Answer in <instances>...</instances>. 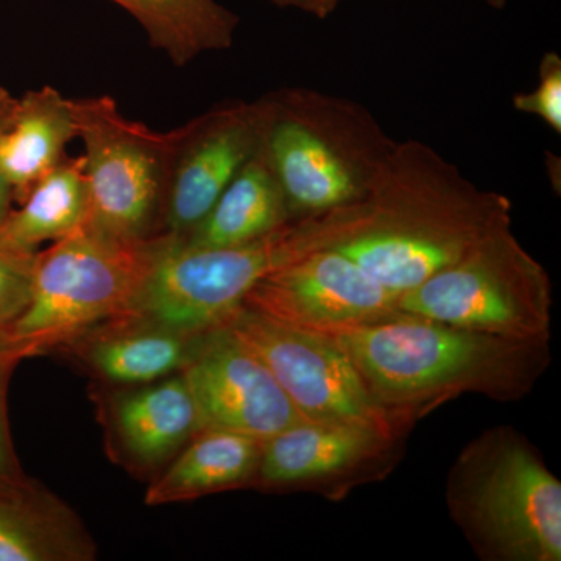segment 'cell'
I'll use <instances>...</instances> for the list:
<instances>
[{"instance_id": "cell-17", "label": "cell", "mask_w": 561, "mask_h": 561, "mask_svg": "<svg viewBox=\"0 0 561 561\" xmlns=\"http://www.w3.org/2000/svg\"><path fill=\"white\" fill-rule=\"evenodd\" d=\"M113 424L121 448L140 467H158L172 459L203 431L183 373L122 394L114 402Z\"/></svg>"}, {"instance_id": "cell-10", "label": "cell", "mask_w": 561, "mask_h": 561, "mask_svg": "<svg viewBox=\"0 0 561 561\" xmlns=\"http://www.w3.org/2000/svg\"><path fill=\"white\" fill-rule=\"evenodd\" d=\"M243 305L328 337L409 316L400 295L335 249L312 251L268 273Z\"/></svg>"}, {"instance_id": "cell-24", "label": "cell", "mask_w": 561, "mask_h": 561, "mask_svg": "<svg viewBox=\"0 0 561 561\" xmlns=\"http://www.w3.org/2000/svg\"><path fill=\"white\" fill-rule=\"evenodd\" d=\"M513 108L530 114L548 125L557 135L561 133V57L546 51L538 68V83L530 92H518L512 99Z\"/></svg>"}, {"instance_id": "cell-15", "label": "cell", "mask_w": 561, "mask_h": 561, "mask_svg": "<svg viewBox=\"0 0 561 561\" xmlns=\"http://www.w3.org/2000/svg\"><path fill=\"white\" fill-rule=\"evenodd\" d=\"M95 545L76 512L27 476L0 481V561H91Z\"/></svg>"}, {"instance_id": "cell-19", "label": "cell", "mask_w": 561, "mask_h": 561, "mask_svg": "<svg viewBox=\"0 0 561 561\" xmlns=\"http://www.w3.org/2000/svg\"><path fill=\"white\" fill-rule=\"evenodd\" d=\"M290 220L278 180L257 149L205 219L183 238H176L191 247L238 245L278 230Z\"/></svg>"}, {"instance_id": "cell-7", "label": "cell", "mask_w": 561, "mask_h": 561, "mask_svg": "<svg viewBox=\"0 0 561 561\" xmlns=\"http://www.w3.org/2000/svg\"><path fill=\"white\" fill-rule=\"evenodd\" d=\"M552 306L549 273L513 234L511 220L400 297L411 316L529 342H549Z\"/></svg>"}, {"instance_id": "cell-27", "label": "cell", "mask_w": 561, "mask_h": 561, "mask_svg": "<svg viewBox=\"0 0 561 561\" xmlns=\"http://www.w3.org/2000/svg\"><path fill=\"white\" fill-rule=\"evenodd\" d=\"M485 2L493 7V9H502L507 3V0H485Z\"/></svg>"}, {"instance_id": "cell-22", "label": "cell", "mask_w": 561, "mask_h": 561, "mask_svg": "<svg viewBox=\"0 0 561 561\" xmlns=\"http://www.w3.org/2000/svg\"><path fill=\"white\" fill-rule=\"evenodd\" d=\"M41 356V351L32 342L18 337L10 324L0 327V481L24 476L11 440L7 397L13 373L18 365L28 357Z\"/></svg>"}, {"instance_id": "cell-3", "label": "cell", "mask_w": 561, "mask_h": 561, "mask_svg": "<svg viewBox=\"0 0 561 561\" xmlns=\"http://www.w3.org/2000/svg\"><path fill=\"white\" fill-rule=\"evenodd\" d=\"M254 103L291 219L364 202L397 144L364 105L328 92L280 88Z\"/></svg>"}, {"instance_id": "cell-9", "label": "cell", "mask_w": 561, "mask_h": 561, "mask_svg": "<svg viewBox=\"0 0 561 561\" xmlns=\"http://www.w3.org/2000/svg\"><path fill=\"white\" fill-rule=\"evenodd\" d=\"M221 327L264 362L306 421L367 424L394 437L401 431L328 335L297 330L245 305Z\"/></svg>"}, {"instance_id": "cell-16", "label": "cell", "mask_w": 561, "mask_h": 561, "mask_svg": "<svg viewBox=\"0 0 561 561\" xmlns=\"http://www.w3.org/2000/svg\"><path fill=\"white\" fill-rule=\"evenodd\" d=\"M76 138L72 99L47 84L18 99L0 140V164L16 205L68 157L66 149Z\"/></svg>"}, {"instance_id": "cell-4", "label": "cell", "mask_w": 561, "mask_h": 561, "mask_svg": "<svg viewBox=\"0 0 561 561\" xmlns=\"http://www.w3.org/2000/svg\"><path fill=\"white\" fill-rule=\"evenodd\" d=\"M356 205L291 219L254 241L191 247L165 234L131 316L205 334L238 311L268 273L316 250L335 249L356 220Z\"/></svg>"}, {"instance_id": "cell-26", "label": "cell", "mask_w": 561, "mask_h": 561, "mask_svg": "<svg viewBox=\"0 0 561 561\" xmlns=\"http://www.w3.org/2000/svg\"><path fill=\"white\" fill-rule=\"evenodd\" d=\"M273 5L279 9H291L302 11V13L312 14L319 20H327L331 16L342 0H268Z\"/></svg>"}, {"instance_id": "cell-13", "label": "cell", "mask_w": 561, "mask_h": 561, "mask_svg": "<svg viewBox=\"0 0 561 561\" xmlns=\"http://www.w3.org/2000/svg\"><path fill=\"white\" fill-rule=\"evenodd\" d=\"M394 438L367 424L301 421L262 442L253 485L280 490L341 481L370 467Z\"/></svg>"}, {"instance_id": "cell-14", "label": "cell", "mask_w": 561, "mask_h": 561, "mask_svg": "<svg viewBox=\"0 0 561 561\" xmlns=\"http://www.w3.org/2000/svg\"><path fill=\"white\" fill-rule=\"evenodd\" d=\"M205 334H190L142 316H124L69 343L103 381L144 386L183 371Z\"/></svg>"}, {"instance_id": "cell-18", "label": "cell", "mask_w": 561, "mask_h": 561, "mask_svg": "<svg viewBox=\"0 0 561 561\" xmlns=\"http://www.w3.org/2000/svg\"><path fill=\"white\" fill-rule=\"evenodd\" d=\"M261 453L262 440L257 438L231 431L203 430L151 482L146 504L158 507L253 485Z\"/></svg>"}, {"instance_id": "cell-2", "label": "cell", "mask_w": 561, "mask_h": 561, "mask_svg": "<svg viewBox=\"0 0 561 561\" xmlns=\"http://www.w3.org/2000/svg\"><path fill=\"white\" fill-rule=\"evenodd\" d=\"M331 339L401 431L461 394L522 400L551 360L549 342L516 341L411 313Z\"/></svg>"}, {"instance_id": "cell-23", "label": "cell", "mask_w": 561, "mask_h": 561, "mask_svg": "<svg viewBox=\"0 0 561 561\" xmlns=\"http://www.w3.org/2000/svg\"><path fill=\"white\" fill-rule=\"evenodd\" d=\"M36 251L11 245L0 236V327L14 323L31 300Z\"/></svg>"}, {"instance_id": "cell-8", "label": "cell", "mask_w": 561, "mask_h": 561, "mask_svg": "<svg viewBox=\"0 0 561 561\" xmlns=\"http://www.w3.org/2000/svg\"><path fill=\"white\" fill-rule=\"evenodd\" d=\"M72 108L84 146L87 224L125 241L161 234L173 130L128 119L110 95L72 101Z\"/></svg>"}, {"instance_id": "cell-12", "label": "cell", "mask_w": 561, "mask_h": 561, "mask_svg": "<svg viewBox=\"0 0 561 561\" xmlns=\"http://www.w3.org/2000/svg\"><path fill=\"white\" fill-rule=\"evenodd\" d=\"M203 430H221L267 440L306 421L264 362L219 327L203 335L184 367Z\"/></svg>"}, {"instance_id": "cell-1", "label": "cell", "mask_w": 561, "mask_h": 561, "mask_svg": "<svg viewBox=\"0 0 561 561\" xmlns=\"http://www.w3.org/2000/svg\"><path fill=\"white\" fill-rule=\"evenodd\" d=\"M511 214V198L476 186L434 147L397 140L335 250L401 297L459 260Z\"/></svg>"}, {"instance_id": "cell-11", "label": "cell", "mask_w": 561, "mask_h": 561, "mask_svg": "<svg viewBox=\"0 0 561 561\" xmlns=\"http://www.w3.org/2000/svg\"><path fill=\"white\" fill-rule=\"evenodd\" d=\"M254 102H225L173 130L162 232L194 230L260 149Z\"/></svg>"}, {"instance_id": "cell-25", "label": "cell", "mask_w": 561, "mask_h": 561, "mask_svg": "<svg viewBox=\"0 0 561 561\" xmlns=\"http://www.w3.org/2000/svg\"><path fill=\"white\" fill-rule=\"evenodd\" d=\"M16 101L18 98H14L9 90L0 87V140H2L7 127H9ZM13 203L9 181L3 175L2 164H0V225L9 217L11 209H13Z\"/></svg>"}, {"instance_id": "cell-21", "label": "cell", "mask_w": 561, "mask_h": 561, "mask_svg": "<svg viewBox=\"0 0 561 561\" xmlns=\"http://www.w3.org/2000/svg\"><path fill=\"white\" fill-rule=\"evenodd\" d=\"M88 216L90 191L83 154L66 157L35 184L16 209H11L0 225V236L16 249L38 251L41 243L60 241L79 230Z\"/></svg>"}, {"instance_id": "cell-6", "label": "cell", "mask_w": 561, "mask_h": 561, "mask_svg": "<svg viewBox=\"0 0 561 561\" xmlns=\"http://www.w3.org/2000/svg\"><path fill=\"white\" fill-rule=\"evenodd\" d=\"M164 239L161 232L125 241L84 224L36 251L31 300L11 331L44 354L98 324L131 316Z\"/></svg>"}, {"instance_id": "cell-5", "label": "cell", "mask_w": 561, "mask_h": 561, "mask_svg": "<svg viewBox=\"0 0 561 561\" xmlns=\"http://www.w3.org/2000/svg\"><path fill=\"white\" fill-rule=\"evenodd\" d=\"M446 502L479 559L561 560V482L512 427H493L454 461Z\"/></svg>"}, {"instance_id": "cell-20", "label": "cell", "mask_w": 561, "mask_h": 561, "mask_svg": "<svg viewBox=\"0 0 561 561\" xmlns=\"http://www.w3.org/2000/svg\"><path fill=\"white\" fill-rule=\"evenodd\" d=\"M142 25L151 46L184 68L209 51L230 49L239 16L217 0H111Z\"/></svg>"}]
</instances>
